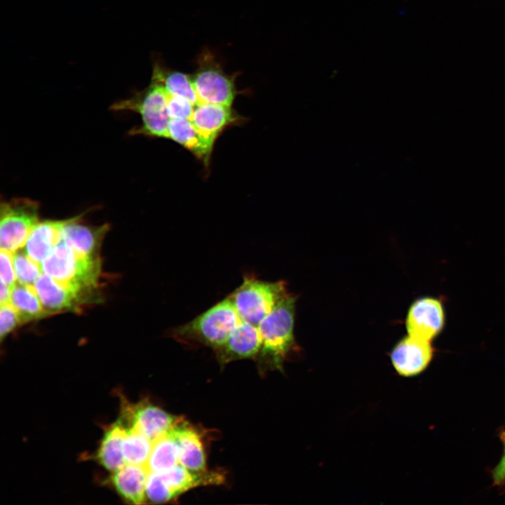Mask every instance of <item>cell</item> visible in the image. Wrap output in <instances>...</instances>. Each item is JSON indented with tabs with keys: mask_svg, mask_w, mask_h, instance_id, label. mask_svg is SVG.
<instances>
[{
	"mask_svg": "<svg viewBox=\"0 0 505 505\" xmlns=\"http://www.w3.org/2000/svg\"><path fill=\"white\" fill-rule=\"evenodd\" d=\"M173 428L153 442L146 464L149 472L163 473L180 464L179 446Z\"/></svg>",
	"mask_w": 505,
	"mask_h": 505,
	"instance_id": "cell-21",
	"label": "cell"
},
{
	"mask_svg": "<svg viewBox=\"0 0 505 505\" xmlns=\"http://www.w3.org/2000/svg\"><path fill=\"white\" fill-rule=\"evenodd\" d=\"M47 315L74 310L86 301L90 289L58 281L42 274L34 284Z\"/></svg>",
	"mask_w": 505,
	"mask_h": 505,
	"instance_id": "cell-9",
	"label": "cell"
},
{
	"mask_svg": "<svg viewBox=\"0 0 505 505\" xmlns=\"http://www.w3.org/2000/svg\"><path fill=\"white\" fill-rule=\"evenodd\" d=\"M167 94V111L170 119L191 120L195 106L184 97Z\"/></svg>",
	"mask_w": 505,
	"mask_h": 505,
	"instance_id": "cell-27",
	"label": "cell"
},
{
	"mask_svg": "<svg viewBox=\"0 0 505 505\" xmlns=\"http://www.w3.org/2000/svg\"><path fill=\"white\" fill-rule=\"evenodd\" d=\"M159 473L169 488L173 499L191 489L220 485L224 481V476L219 471H193L180 464Z\"/></svg>",
	"mask_w": 505,
	"mask_h": 505,
	"instance_id": "cell-17",
	"label": "cell"
},
{
	"mask_svg": "<svg viewBox=\"0 0 505 505\" xmlns=\"http://www.w3.org/2000/svg\"><path fill=\"white\" fill-rule=\"evenodd\" d=\"M146 498L155 504L173 499L172 494L159 473L149 472L146 483Z\"/></svg>",
	"mask_w": 505,
	"mask_h": 505,
	"instance_id": "cell-26",
	"label": "cell"
},
{
	"mask_svg": "<svg viewBox=\"0 0 505 505\" xmlns=\"http://www.w3.org/2000/svg\"><path fill=\"white\" fill-rule=\"evenodd\" d=\"M39 203L28 198L2 201L0 207L1 250L12 252L23 248L39 222Z\"/></svg>",
	"mask_w": 505,
	"mask_h": 505,
	"instance_id": "cell-6",
	"label": "cell"
},
{
	"mask_svg": "<svg viewBox=\"0 0 505 505\" xmlns=\"http://www.w3.org/2000/svg\"><path fill=\"white\" fill-rule=\"evenodd\" d=\"M241 321L227 296L190 321L175 327L170 332L181 343L200 344L215 351L226 342Z\"/></svg>",
	"mask_w": 505,
	"mask_h": 505,
	"instance_id": "cell-2",
	"label": "cell"
},
{
	"mask_svg": "<svg viewBox=\"0 0 505 505\" xmlns=\"http://www.w3.org/2000/svg\"><path fill=\"white\" fill-rule=\"evenodd\" d=\"M197 69L191 76L198 103H210L231 107L238 90L236 74H227L209 51L198 59Z\"/></svg>",
	"mask_w": 505,
	"mask_h": 505,
	"instance_id": "cell-7",
	"label": "cell"
},
{
	"mask_svg": "<svg viewBox=\"0 0 505 505\" xmlns=\"http://www.w3.org/2000/svg\"><path fill=\"white\" fill-rule=\"evenodd\" d=\"M243 119L229 106L198 103L194 107L191 121L213 147L216 140L226 128L241 123Z\"/></svg>",
	"mask_w": 505,
	"mask_h": 505,
	"instance_id": "cell-12",
	"label": "cell"
},
{
	"mask_svg": "<svg viewBox=\"0 0 505 505\" xmlns=\"http://www.w3.org/2000/svg\"><path fill=\"white\" fill-rule=\"evenodd\" d=\"M152 79L159 82L170 95L184 97L194 106L198 104L191 75L170 71L156 64L154 67Z\"/></svg>",
	"mask_w": 505,
	"mask_h": 505,
	"instance_id": "cell-23",
	"label": "cell"
},
{
	"mask_svg": "<svg viewBox=\"0 0 505 505\" xmlns=\"http://www.w3.org/2000/svg\"><path fill=\"white\" fill-rule=\"evenodd\" d=\"M288 292L283 281L269 282L246 274L229 298L243 321L258 326Z\"/></svg>",
	"mask_w": 505,
	"mask_h": 505,
	"instance_id": "cell-4",
	"label": "cell"
},
{
	"mask_svg": "<svg viewBox=\"0 0 505 505\" xmlns=\"http://www.w3.org/2000/svg\"><path fill=\"white\" fill-rule=\"evenodd\" d=\"M149 471L145 466L126 464L109 476L107 483L125 501L144 504Z\"/></svg>",
	"mask_w": 505,
	"mask_h": 505,
	"instance_id": "cell-14",
	"label": "cell"
},
{
	"mask_svg": "<svg viewBox=\"0 0 505 505\" xmlns=\"http://www.w3.org/2000/svg\"><path fill=\"white\" fill-rule=\"evenodd\" d=\"M41 264L43 274L90 290L96 286L101 271L99 257L83 255L62 240Z\"/></svg>",
	"mask_w": 505,
	"mask_h": 505,
	"instance_id": "cell-5",
	"label": "cell"
},
{
	"mask_svg": "<svg viewBox=\"0 0 505 505\" xmlns=\"http://www.w3.org/2000/svg\"><path fill=\"white\" fill-rule=\"evenodd\" d=\"M168 138L189 150L206 166H208L213 147L197 131L191 120L170 119Z\"/></svg>",
	"mask_w": 505,
	"mask_h": 505,
	"instance_id": "cell-20",
	"label": "cell"
},
{
	"mask_svg": "<svg viewBox=\"0 0 505 505\" xmlns=\"http://www.w3.org/2000/svg\"><path fill=\"white\" fill-rule=\"evenodd\" d=\"M22 324L20 318L10 302L1 305L0 337L3 339L18 325Z\"/></svg>",
	"mask_w": 505,
	"mask_h": 505,
	"instance_id": "cell-28",
	"label": "cell"
},
{
	"mask_svg": "<svg viewBox=\"0 0 505 505\" xmlns=\"http://www.w3.org/2000/svg\"><path fill=\"white\" fill-rule=\"evenodd\" d=\"M10 303L18 312L22 323L47 315L34 285L16 283L11 290Z\"/></svg>",
	"mask_w": 505,
	"mask_h": 505,
	"instance_id": "cell-22",
	"label": "cell"
},
{
	"mask_svg": "<svg viewBox=\"0 0 505 505\" xmlns=\"http://www.w3.org/2000/svg\"><path fill=\"white\" fill-rule=\"evenodd\" d=\"M168 94L164 88L152 79L149 86L131 97L115 102L114 111H130L139 114L141 125L133 128L130 135L168 138L170 117L167 111Z\"/></svg>",
	"mask_w": 505,
	"mask_h": 505,
	"instance_id": "cell-3",
	"label": "cell"
},
{
	"mask_svg": "<svg viewBox=\"0 0 505 505\" xmlns=\"http://www.w3.org/2000/svg\"><path fill=\"white\" fill-rule=\"evenodd\" d=\"M13 264L17 281L21 284L34 285L43 274L41 264L32 259L24 248L13 252Z\"/></svg>",
	"mask_w": 505,
	"mask_h": 505,
	"instance_id": "cell-25",
	"label": "cell"
},
{
	"mask_svg": "<svg viewBox=\"0 0 505 505\" xmlns=\"http://www.w3.org/2000/svg\"><path fill=\"white\" fill-rule=\"evenodd\" d=\"M121 405L119 418L126 426L141 432L153 442L166 434L180 418L145 400L130 403L123 399Z\"/></svg>",
	"mask_w": 505,
	"mask_h": 505,
	"instance_id": "cell-8",
	"label": "cell"
},
{
	"mask_svg": "<svg viewBox=\"0 0 505 505\" xmlns=\"http://www.w3.org/2000/svg\"><path fill=\"white\" fill-rule=\"evenodd\" d=\"M445 325L443 302L431 297L417 299L411 305L406 318L408 335L431 342L440 335Z\"/></svg>",
	"mask_w": 505,
	"mask_h": 505,
	"instance_id": "cell-10",
	"label": "cell"
},
{
	"mask_svg": "<svg viewBox=\"0 0 505 505\" xmlns=\"http://www.w3.org/2000/svg\"><path fill=\"white\" fill-rule=\"evenodd\" d=\"M295 300L288 293L259 324L262 344L255 359L260 367L282 370L283 363L295 345Z\"/></svg>",
	"mask_w": 505,
	"mask_h": 505,
	"instance_id": "cell-1",
	"label": "cell"
},
{
	"mask_svg": "<svg viewBox=\"0 0 505 505\" xmlns=\"http://www.w3.org/2000/svg\"><path fill=\"white\" fill-rule=\"evenodd\" d=\"M67 220L39 222L32 231L23 247L27 255L41 262L62 240V231Z\"/></svg>",
	"mask_w": 505,
	"mask_h": 505,
	"instance_id": "cell-18",
	"label": "cell"
},
{
	"mask_svg": "<svg viewBox=\"0 0 505 505\" xmlns=\"http://www.w3.org/2000/svg\"><path fill=\"white\" fill-rule=\"evenodd\" d=\"M11 290L8 285L1 281L0 304L3 305L10 302Z\"/></svg>",
	"mask_w": 505,
	"mask_h": 505,
	"instance_id": "cell-31",
	"label": "cell"
},
{
	"mask_svg": "<svg viewBox=\"0 0 505 505\" xmlns=\"http://www.w3.org/2000/svg\"><path fill=\"white\" fill-rule=\"evenodd\" d=\"M153 441L132 427H127L122 452L126 464L145 466L152 448Z\"/></svg>",
	"mask_w": 505,
	"mask_h": 505,
	"instance_id": "cell-24",
	"label": "cell"
},
{
	"mask_svg": "<svg viewBox=\"0 0 505 505\" xmlns=\"http://www.w3.org/2000/svg\"><path fill=\"white\" fill-rule=\"evenodd\" d=\"M500 438L503 444L502 455L492 471L493 483L498 486L505 483V431L501 433Z\"/></svg>",
	"mask_w": 505,
	"mask_h": 505,
	"instance_id": "cell-30",
	"label": "cell"
},
{
	"mask_svg": "<svg viewBox=\"0 0 505 505\" xmlns=\"http://www.w3.org/2000/svg\"><path fill=\"white\" fill-rule=\"evenodd\" d=\"M0 278L1 281L11 288L16 284V276L13 264V252L1 250L0 252Z\"/></svg>",
	"mask_w": 505,
	"mask_h": 505,
	"instance_id": "cell-29",
	"label": "cell"
},
{
	"mask_svg": "<svg viewBox=\"0 0 505 505\" xmlns=\"http://www.w3.org/2000/svg\"><path fill=\"white\" fill-rule=\"evenodd\" d=\"M173 431L179 446L180 464L193 471L207 470L205 450L199 432L181 418Z\"/></svg>",
	"mask_w": 505,
	"mask_h": 505,
	"instance_id": "cell-15",
	"label": "cell"
},
{
	"mask_svg": "<svg viewBox=\"0 0 505 505\" xmlns=\"http://www.w3.org/2000/svg\"><path fill=\"white\" fill-rule=\"evenodd\" d=\"M126 430L127 426L120 418L107 426L95 452L97 462L111 473L126 464L122 447Z\"/></svg>",
	"mask_w": 505,
	"mask_h": 505,
	"instance_id": "cell-19",
	"label": "cell"
},
{
	"mask_svg": "<svg viewBox=\"0 0 505 505\" xmlns=\"http://www.w3.org/2000/svg\"><path fill=\"white\" fill-rule=\"evenodd\" d=\"M408 335L400 340L391 354V360L401 376L412 377L422 372L431 363L434 353L431 343Z\"/></svg>",
	"mask_w": 505,
	"mask_h": 505,
	"instance_id": "cell-11",
	"label": "cell"
},
{
	"mask_svg": "<svg viewBox=\"0 0 505 505\" xmlns=\"http://www.w3.org/2000/svg\"><path fill=\"white\" fill-rule=\"evenodd\" d=\"M262 344L258 326L242 321L231 332L226 342L215 351L221 365L242 359L254 358Z\"/></svg>",
	"mask_w": 505,
	"mask_h": 505,
	"instance_id": "cell-13",
	"label": "cell"
},
{
	"mask_svg": "<svg viewBox=\"0 0 505 505\" xmlns=\"http://www.w3.org/2000/svg\"><path fill=\"white\" fill-rule=\"evenodd\" d=\"M81 215L67 219L62 231V241L76 251L86 255L98 256L102 238L108 225L93 227L80 222Z\"/></svg>",
	"mask_w": 505,
	"mask_h": 505,
	"instance_id": "cell-16",
	"label": "cell"
}]
</instances>
